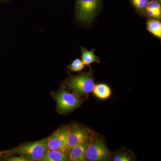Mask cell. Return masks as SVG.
I'll return each mask as SVG.
<instances>
[{"mask_svg":"<svg viewBox=\"0 0 161 161\" xmlns=\"http://www.w3.org/2000/svg\"><path fill=\"white\" fill-rule=\"evenodd\" d=\"M47 150V138H45L23 144L12 150L0 152V157L18 154L24 157L28 161H42Z\"/></svg>","mask_w":161,"mask_h":161,"instance_id":"cell-1","label":"cell"},{"mask_svg":"<svg viewBox=\"0 0 161 161\" xmlns=\"http://www.w3.org/2000/svg\"><path fill=\"white\" fill-rule=\"evenodd\" d=\"M66 85L73 94L79 97H87L93 92L95 85L92 69L88 72L69 77L67 80Z\"/></svg>","mask_w":161,"mask_h":161,"instance_id":"cell-2","label":"cell"},{"mask_svg":"<svg viewBox=\"0 0 161 161\" xmlns=\"http://www.w3.org/2000/svg\"><path fill=\"white\" fill-rule=\"evenodd\" d=\"M111 152L102 137L96 134L87 148L86 161H105L110 160Z\"/></svg>","mask_w":161,"mask_h":161,"instance_id":"cell-3","label":"cell"},{"mask_svg":"<svg viewBox=\"0 0 161 161\" xmlns=\"http://www.w3.org/2000/svg\"><path fill=\"white\" fill-rule=\"evenodd\" d=\"M54 97L57 102L58 112L64 114L77 108L85 101L84 98H80L77 95L64 89L60 90L55 94Z\"/></svg>","mask_w":161,"mask_h":161,"instance_id":"cell-4","label":"cell"},{"mask_svg":"<svg viewBox=\"0 0 161 161\" xmlns=\"http://www.w3.org/2000/svg\"><path fill=\"white\" fill-rule=\"evenodd\" d=\"M96 135L95 132L91 129L81 125H74L69 127L67 153L73 147L92 141Z\"/></svg>","mask_w":161,"mask_h":161,"instance_id":"cell-5","label":"cell"},{"mask_svg":"<svg viewBox=\"0 0 161 161\" xmlns=\"http://www.w3.org/2000/svg\"><path fill=\"white\" fill-rule=\"evenodd\" d=\"M102 0H76V14L78 20L90 23L94 19Z\"/></svg>","mask_w":161,"mask_h":161,"instance_id":"cell-6","label":"cell"},{"mask_svg":"<svg viewBox=\"0 0 161 161\" xmlns=\"http://www.w3.org/2000/svg\"><path fill=\"white\" fill-rule=\"evenodd\" d=\"M69 127L60 128L47 138L48 150H59L67 153Z\"/></svg>","mask_w":161,"mask_h":161,"instance_id":"cell-7","label":"cell"},{"mask_svg":"<svg viewBox=\"0 0 161 161\" xmlns=\"http://www.w3.org/2000/svg\"><path fill=\"white\" fill-rule=\"evenodd\" d=\"M91 141L79 144L73 147L68 152L69 159L72 161H86L85 153L87 148L91 143Z\"/></svg>","mask_w":161,"mask_h":161,"instance_id":"cell-8","label":"cell"},{"mask_svg":"<svg viewBox=\"0 0 161 161\" xmlns=\"http://www.w3.org/2000/svg\"><path fill=\"white\" fill-rule=\"evenodd\" d=\"M94 95L101 100H106L111 97L112 91L108 85L100 83L95 85L93 92Z\"/></svg>","mask_w":161,"mask_h":161,"instance_id":"cell-9","label":"cell"},{"mask_svg":"<svg viewBox=\"0 0 161 161\" xmlns=\"http://www.w3.org/2000/svg\"><path fill=\"white\" fill-rule=\"evenodd\" d=\"M69 160L67 153L59 150H47L42 161H65Z\"/></svg>","mask_w":161,"mask_h":161,"instance_id":"cell-10","label":"cell"},{"mask_svg":"<svg viewBox=\"0 0 161 161\" xmlns=\"http://www.w3.org/2000/svg\"><path fill=\"white\" fill-rule=\"evenodd\" d=\"M134 153L126 148H122L117 152L111 153L110 160L114 161H131L134 160Z\"/></svg>","mask_w":161,"mask_h":161,"instance_id":"cell-11","label":"cell"},{"mask_svg":"<svg viewBox=\"0 0 161 161\" xmlns=\"http://www.w3.org/2000/svg\"><path fill=\"white\" fill-rule=\"evenodd\" d=\"M81 60L84 65L88 66L93 63H100L99 58L95 56L94 53V49L89 51L82 47L81 48Z\"/></svg>","mask_w":161,"mask_h":161,"instance_id":"cell-12","label":"cell"},{"mask_svg":"<svg viewBox=\"0 0 161 161\" xmlns=\"http://www.w3.org/2000/svg\"><path fill=\"white\" fill-rule=\"evenodd\" d=\"M147 29L155 36L161 38V23L160 21L155 19L148 20L147 22Z\"/></svg>","mask_w":161,"mask_h":161,"instance_id":"cell-13","label":"cell"},{"mask_svg":"<svg viewBox=\"0 0 161 161\" xmlns=\"http://www.w3.org/2000/svg\"><path fill=\"white\" fill-rule=\"evenodd\" d=\"M84 67L82 60L79 58L75 59L72 63L68 67V69L74 72H79L82 70Z\"/></svg>","mask_w":161,"mask_h":161,"instance_id":"cell-14","label":"cell"},{"mask_svg":"<svg viewBox=\"0 0 161 161\" xmlns=\"http://www.w3.org/2000/svg\"><path fill=\"white\" fill-rule=\"evenodd\" d=\"M133 6L136 9H144L146 8L147 4L149 3L148 0H131Z\"/></svg>","mask_w":161,"mask_h":161,"instance_id":"cell-15","label":"cell"},{"mask_svg":"<svg viewBox=\"0 0 161 161\" xmlns=\"http://www.w3.org/2000/svg\"><path fill=\"white\" fill-rule=\"evenodd\" d=\"M146 9H154V10H161V5L157 1H150L147 4Z\"/></svg>","mask_w":161,"mask_h":161,"instance_id":"cell-16","label":"cell"},{"mask_svg":"<svg viewBox=\"0 0 161 161\" xmlns=\"http://www.w3.org/2000/svg\"><path fill=\"white\" fill-rule=\"evenodd\" d=\"M147 14L154 18H159L161 16V10H154V9H146Z\"/></svg>","mask_w":161,"mask_h":161,"instance_id":"cell-17","label":"cell"},{"mask_svg":"<svg viewBox=\"0 0 161 161\" xmlns=\"http://www.w3.org/2000/svg\"><path fill=\"white\" fill-rule=\"evenodd\" d=\"M3 160L5 161H28L24 157L20 156L19 157H11L9 156V157L4 158H3Z\"/></svg>","mask_w":161,"mask_h":161,"instance_id":"cell-18","label":"cell"},{"mask_svg":"<svg viewBox=\"0 0 161 161\" xmlns=\"http://www.w3.org/2000/svg\"><path fill=\"white\" fill-rule=\"evenodd\" d=\"M7 0H0V3H3V2H5V1H7Z\"/></svg>","mask_w":161,"mask_h":161,"instance_id":"cell-19","label":"cell"}]
</instances>
